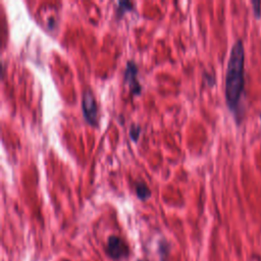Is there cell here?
Here are the masks:
<instances>
[{
    "label": "cell",
    "instance_id": "1",
    "mask_svg": "<svg viewBox=\"0 0 261 261\" xmlns=\"http://www.w3.org/2000/svg\"><path fill=\"white\" fill-rule=\"evenodd\" d=\"M244 88V47L242 41H237L231 48L226 76L225 98L228 107L234 110L240 102Z\"/></svg>",
    "mask_w": 261,
    "mask_h": 261
},
{
    "label": "cell",
    "instance_id": "2",
    "mask_svg": "<svg viewBox=\"0 0 261 261\" xmlns=\"http://www.w3.org/2000/svg\"><path fill=\"white\" fill-rule=\"evenodd\" d=\"M105 251L107 256L115 261L127 258L130 253L128 245L118 236H110L108 238Z\"/></svg>",
    "mask_w": 261,
    "mask_h": 261
},
{
    "label": "cell",
    "instance_id": "3",
    "mask_svg": "<svg viewBox=\"0 0 261 261\" xmlns=\"http://www.w3.org/2000/svg\"><path fill=\"white\" fill-rule=\"evenodd\" d=\"M82 108L85 119L93 126L98 125V107L91 90H85L82 98Z\"/></svg>",
    "mask_w": 261,
    "mask_h": 261
},
{
    "label": "cell",
    "instance_id": "4",
    "mask_svg": "<svg viewBox=\"0 0 261 261\" xmlns=\"http://www.w3.org/2000/svg\"><path fill=\"white\" fill-rule=\"evenodd\" d=\"M137 73H138V67L136 63L132 60L128 61L124 71V81L129 84L130 91L134 95L140 94L141 92V85L137 81Z\"/></svg>",
    "mask_w": 261,
    "mask_h": 261
},
{
    "label": "cell",
    "instance_id": "5",
    "mask_svg": "<svg viewBox=\"0 0 261 261\" xmlns=\"http://www.w3.org/2000/svg\"><path fill=\"white\" fill-rule=\"evenodd\" d=\"M135 191H136V194L138 196L139 199L141 200H146L148 199L150 196H151V191L149 190V188L142 181H138L136 182L135 185Z\"/></svg>",
    "mask_w": 261,
    "mask_h": 261
},
{
    "label": "cell",
    "instance_id": "6",
    "mask_svg": "<svg viewBox=\"0 0 261 261\" xmlns=\"http://www.w3.org/2000/svg\"><path fill=\"white\" fill-rule=\"evenodd\" d=\"M133 7V3L129 1H119L118 2V6H117V15L120 16L122 15L125 11H129Z\"/></svg>",
    "mask_w": 261,
    "mask_h": 261
},
{
    "label": "cell",
    "instance_id": "7",
    "mask_svg": "<svg viewBox=\"0 0 261 261\" xmlns=\"http://www.w3.org/2000/svg\"><path fill=\"white\" fill-rule=\"evenodd\" d=\"M158 252H159V256H160L161 261H164V259H166L168 254H169V245L164 241L161 242L159 244V247H158Z\"/></svg>",
    "mask_w": 261,
    "mask_h": 261
},
{
    "label": "cell",
    "instance_id": "8",
    "mask_svg": "<svg viewBox=\"0 0 261 261\" xmlns=\"http://www.w3.org/2000/svg\"><path fill=\"white\" fill-rule=\"evenodd\" d=\"M141 130H140V126L138 125H133L132 128H130V137L134 141H137V139L139 138V135H140Z\"/></svg>",
    "mask_w": 261,
    "mask_h": 261
},
{
    "label": "cell",
    "instance_id": "9",
    "mask_svg": "<svg viewBox=\"0 0 261 261\" xmlns=\"http://www.w3.org/2000/svg\"><path fill=\"white\" fill-rule=\"evenodd\" d=\"M137 261H147V260H145V259H139V260H137Z\"/></svg>",
    "mask_w": 261,
    "mask_h": 261
}]
</instances>
